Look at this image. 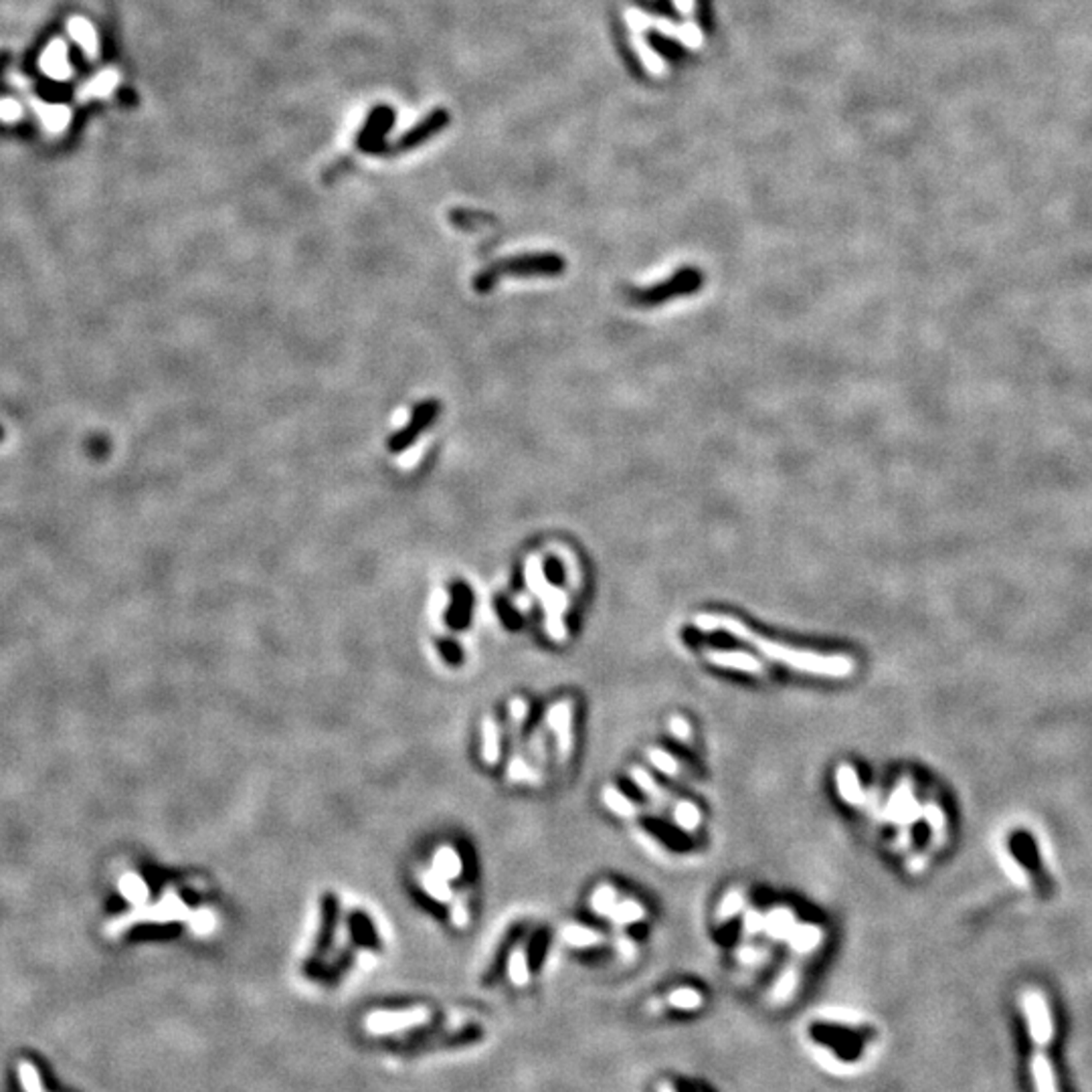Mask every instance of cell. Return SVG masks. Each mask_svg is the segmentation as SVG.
<instances>
[{"label":"cell","mask_w":1092,"mask_h":1092,"mask_svg":"<svg viewBox=\"0 0 1092 1092\" xmlns=\"http://www.w3.org/2000/svg\"><path fill=\"white\" fill-rule=\"evenodd\" d=\"M720 631L727 636L749 644L755 647L764 660L781 664L793 672L821 675V678H848L856 672L854 658L844 653H818L812 649H797L788 644H779L759 636L745 621H740L734 616H720Z\"/></svg>","instance_id":"cell-1"},{"label":"cell","mask_w":1092,"mask_h":1092,"mask_svg":"<svg viewBox=\"0 0 1092 1092\" xmlns=\"http://www.w3.org/2000/svg\"><path fill=\"white\" fill-rule=\"evenodd\" d=\"M1023 1008L1028 1014V1023L1032 1032V1042L1036 1052L1032 1058V1075L1036 1082V1092H1058L1052 1062L1048 1058V1044L1052 1040V1016L1048 1003L1040 991H1028L1023 995Z\"/></svg>","instance_id":"cell-2"},{"label":"cell","mask_w":1092,"mask_h":1092,"mask_svg":"<svg viewBox=\"0 0 1092 1092\" xmlns=\"http://www.w3.org/2000/svg\"><path fill=\"white\" fill-rule=\"evenodd\" d=\"M564 272V259L555 253H531L500 259L477 273L474 288L488 294L502 277H555Z\"/></svg>","instance_id":"cell-3"},{"label":"cell","mask_w":1092,"mask_h":1092,"mask_svg":"<svg viewBox=\"0 0 1092 1092\" xmlns=\"http://www.w3.org/2000/svg\"><path fill=\"white\" fill-rule=\"evenodd\" d=\"M625 23L631 31V37H644V33L647 29H655L658 33H662L664 37L675 39L680 41L684 47L688 49H701L704 37L701 27H698L692 18H686L684 25H675L668 18L662 16H649L638 9H629L625 13Z\"/></svg>","instance_id":"cell-4"},{"label":"cell","mask_w":1092,"mask_h":1092,"mask_svg":"<svg viewBox=\"0 0 1092 1092\" xmlns=\"http://www.w3.org/2000/svg\"><path fill=\"white\" fill-rule=\"evenodd\" d=\"M703 283H704V277H703L701 272H698L696 268H684L674 277L658 283V286L644 288V290H631L627 294V300L633 305L649 308V305H658V303H664V302L674 300V298L696 294L698 290L703 288Z\"/></svg>","instance_id":"cell-5"},{"label":"cell","mask_w":1092,"mask_h":1092,"mask_svg":"<svg viewBox=\"0 0 1092 1092\" xmlns=\"http://www.w3.org/2000/svg\"><path fill=\"white\" fill-rule=\"evenodd\" d=\"M573 716L575 706L571 698H562L546 710V729L553 734L555 740V753L560 764L571 761L575 749V736H573Z\"/></svg>","instance_id":"cell-6"},{"label":"cell","mask_w":1092,"mask_h":1092,"mask_svg":"<svg viewBox=\"0 0 1092 1092\" xmlns=\"http://www.w3.org/2000/svg\"><path fill=\"white\" fill-rule=\"evenodd\" d=\"M440 409H442L440 401H435V399H427V401H423V403L415 407L409 423L403 429L395 431L388 437V444H387L388 451L390 453H403L407 447H411L415 442L419 440L423 431L433 427L435 419L440 417Z\"/></svg>","instance_id":"cell-7"},{"label":"cell","mask_w":1092,"mask_h":1092,"mask_svg":"<svg viewBox=\"0 0 1092 1092\" xmlns=\"http://www.w3.org/2000/svg\"><path fill=\"white\" fill-rule=\"evenodd\" d=\"M429 1020L427 1008H413V1010H399V1012H373L364 1020V1028L368 1034L385 1036L395 1034L409 1028H417Z\"/></svg>","instance_id":"cell-8"},{"label":"cell","mask_w":1092,"mask_h":1092,"mask_svg":"<svg viewBox=\"0 0 1092 1092\" xmlns=\"http://www.w3.org/2000/svg\"><path fill=\"white\" fill-rule=\"evenodd\" d=\"M704 660L714 668H725L745 674H764V664L761 662V658H757L755 653H749L745 649L710 647L704 649Z\"/></svg>","instance_id":"cell-9"},{"label":"cell","mask_w":1092,"mask_h":1092,"mask_svg":"<svg viewBox=\"0 0 1092 1092\" xmlns=\"http://www.w3.org/2000/svg\"><path fill=\"white\" fill-rule=\"evenodd\" d=\"M39 70L55 81H68L73 70L68 59V45L61 39L51 41L39 57Z\"/></svg>","instance_id":"cell-10"},{"label":"cell","mask_w":1092,"mask_h":1092,"mask_svg":"<svg viewBox=\"0 0 1092 1092\" xmlns=\"http://www.w3.org/2000/svg\"><path fill=\"white\" fill-rule=\"evenodd\" d=\"M799 925L797 914L788 905H775L764 912V934L775 943H788V938Z\"/></svg>","instance_id":"cell-11"},{"label":"cell","mask_w":1092,"mask_h":1092,"mask_svg":"<svg viewBox=\"0 0 1092 1092\" xmlns=\"http://www.w3.org/2000/svg\"><path fill=\"white\" fill-rule=\"evenodd\" d=\"M629 777L633 785H636V788L651 801V805L662 807V810H670L674 805L675 797L647 769L640 767V764H633L629 769Z\"/></svg>","instance_id":"cell-12"},{"label":"cell","mask_w":1092,"mask_h":1092,"mask_svg":"<svg viewBox=\"0 0 1092 1092\" xmlns=\"http://www.w3.org/2000/svg\"><path fill=\"white\" fill-rule=\"evenodd\" d=\"M834 779H836L838 795H840V799H842L846 805H856V807H860V805L866 803V793H864V790H862L860 775H858V771H856L854 767H851L849 762H842V764H840V767L836 769Z\"/></svg>","instance_id":"cell-13"},{"label":"cell","mask_w":1092,"mask_h":1092,"mask_svg":"<svg viewBox=\"0 0 1092 1092\" xmlns=\"http://www.w3.org/2000/svg\"><path fill=\"white\" fill-rule=\"evenodd\" d=\"M823 938H825L823 927L814 923H799L791 933V936L788 938V945L795 955L807 957L821 947Z\"/></svg>","instance_id":"cell-14"},{"label":"cell","mask_w":1092,"mask_h":1092,"mask_svg":"<svg viewBox=\"0 0 1092 1092\" xmlns=\"http://www.w3.org/2000/svg\"><path fill=\"white\" fill-rule=\"evenodd\" d=\"M31 105L35 109L37 118L41 120V124L45 126V129L53 134H61L65 128L70 126L72 122V109L68 105H57V103H45L37 98H31Z\"/></svg>","instance_id":"cell-15"},{"label":"cell","mask_w":1092,"mask_h":1092,"mask_svg":"<svg viewBox=\"0 0 1092 1092\" xmlns=\"http://www.w3.org/2000/svg\"><path fill=\"white\" fill-rule=\"evenodd\" d=\"M68 33L81 47V51L87 59H98L100 43H98L96 29H94L90 20H85L83 16H72L68 20Z\"/></svg>","instance_id":"cell-16"},{"label":"cell","mask_w":1092,"mask_h":1092,"mask_svg":"<svg viewBox=\"0 0 1092 1092\" xmlns=\"http://www.w3.org/2000/svg\"><path fill=\"white\" fill-rule=\"evenodd\" d=\"M601 801L611 814L621 818V819H633V818H638L640 814H644L642 805H638L631 797L621 793L618 788H614V785H605V788L601 790Z\"/></svg>","instance_id":"cell-17"},{"label":"cell","mask_w":1092,"mask_h":1092,"mask_svg":"<svg viewBox=\"0 0 1092 1092\" xmlns=\"http://www.w3.org/2000/svg\"><path fill=\"white\" fill-rule=\"evenodd\" d=\"M670 816L675 827L682 829L686 834H696L703 825V812L694 801L690 799H675L670 807Z\"/></svg>","instance_id":"cell-18"},{"label":"cell","mask_w":1092,"mask_h":1092,"mask_svg":"<svg viewBox=\"0 0 1092 1092\" xmlns=\"http://www.w3.org/2000/svg\"><path fill=\"white\" fill-rule=\"evenodd\" d=\"M390 120H392L390 109H387V107L377 109L373 118H370L362 136H360V142H359L360 148L366 150V152H377L379 144H381V140L387 132V128L390 126Z\"/></svg>","instance_id":"cell-19"},{"label":"cell","mask_w":1092,"mask_h":1092,"mask_svg":"<svg viewBox=\"0 0 1092 1092\" xmlns=\"http://www.w3.org/2000/svg\"><path fill=\"white\" fill-rule=\"evenodd\" d=\"M445 124H447V112H435L433 116L423 120L417 128H413L409 134H405L399 140V150H409L413 146L425 142L427 138H431L437 132V129H442Z\"/></svg>","instance_id":"cell-20"},{"label":"cell","mask_w":1092,"mask_h":1092,"mask_svg":"<svg viewBox=\"0 0 1092 1092\" xmlns=\"http://www.w3.org/2000/svg\"><path fill=\"white\" fill-rule=\"evenodd\" d=\"M619 901H621L619 888L609 882H601L593 888L591 897H589V908H591V912H595L597 916H601V919H609L611 910L616 908Z\"/></svg>","instance_id":"cell-21"},{"label":"cell","mask_w":1092,"mask_h":1092,"mask_svg":"<svg viewBox=\"0 0 1092 1092\" xmlns=\"http://www.w3.org/2000/svg\"><path fill=\"white\" fill-rule=\"evenodd\" d=\"M747 906H749L747 905V892L742 888H731L725 894V897L720 899V903L716 906V914H714L716 925L731 923L733 919H736L738 914H742V910H745Z\"/></svg>","instance_id":"cell-22"},{"label":"cell","mask_w":1092,"mask_h":1092,"mask_svg":"<svg viewBox=\"0 0 1092 1092\" xmlns=\"http://www.w3.org/2000/svg\"><path fill=\"white\" fill-rule=\"evenodd\" d=\"M120 81L118 72L114 70H105L101 73H98L94 79H90L87 83H83L77 92V98L81 101L85 100H94V98H107L116 90V85Z\"/></svg>","instance_id":"cell-23"},{"label":"cell","mask_w":1092,"mask_h":1092,"mask_svg":"<svg viewBox=\"0 0 1092 1092\" xmlns=\"http://www.w3.org/2000/svg\"><path fill=\"white\" fill-rule=\"evenodd\" d=\"M646 916H647V910H646V906H644L640 901L631 899V897H623V899L616 905V908L611 910L609 921L614 923L616 927H629V925L642 923V921L646 919Z\"/></svg>","instance_id":"cell-24"},{"label":"cell","mask_w":1092,"mask_h":1092,"mask_svg":"<svg viewBox=\"0 0 1092 1092\" xmlns=\"http://www.w3.org/2000/svg\"><path fill=\"white\" fill-rule=\"evenodd\" d=\"M562 938L571 947L577 949H589V947H597L601 943H605V936L591 929V927H583V925H566L562 929Z\"/></svg>","instance_id":"cell-25"},{"label":"cell","mask_w":1092,"mask_h":1092,"mask_svg":"<svg viewBox=\"0 0 1092 1092\" xmlns=\"http://www.w3.org/2000/svg\"><path fill=\"white\" fill-rule=\"evenodd\" d=\"M646 757H647L649 764H651V767H653L655 771L666 775V777H670V779H680V775L684 773L682 762H680L678 759H675L672 753L664 751V749L649 747V749L646 751Z\"/></svg>","instance_id":"cell-26"},{"label":"cell","mask_w":1092,"mask_h":1092,"mask_svg":"<svg viewBox=\"0 0 1092 1092\" xmlns=\"http://www.w3.org/2000/svg\"><path fill=\"white\" fill-rule=\"evenodd\" d=\"M470 607H472V591L464 585V583H457L453 585V603L449 609V618L453 623H466L468 616H470Z\"/></svg>","instance_id":"cell-27"},{"label":"cell","mask_w":1092,"mask_h":1092,"mask_svg":"<svg viewBox=\"0 0 1092 1092\" xmlns=\"http://www.w3.org/2000/svg\"><path fill=\"white\" fill-rule=\"evenodd\" d=\"M16 1077H18V1084H20V1088H23V1092H47L45 1086H43L39 1070L33 1062L20 1060L18 1066H16Z\"/></svg>","instance_id":"cell-28"},{"label":"cell","mask_w":1092,"mask_h":1092,"mask_svg":"<svg viewBox=\"0 0 1092 1092\" xmlns=\"http://www.w3.org/2000/svg\"><path fill=\"white\" fill-rule=\"evenodd\" d=\"M797 986H799V969L795 965H790L779 975V979L775 983V990H773V997L781 999V1001L790 999L795 993Z\"/></svg>","instance_id":"cell-29"},{"label":"cell","mask_w":1092,"mask_h":1092,"mask_svg":"<svg viewBox=\"0 0 1092 1092\" xmlns=\"http://www.w3.org/2000/svg\"><path fill=\"white\" fill-rule=\"evenodd\" d=\"M508 975L510 979L516 983V986H524V983H529V959L527 953H524L522 947H516L514 953L510 955L508 961Z\"/></svg>","instance_id":"cell-30"},{"label":"cell","mask_w":1092,"mask_h":1092,"mask_svg":"<svg viewBox=\"0 0 1092 1092\" xmlns=\"http://www.w3.org/2000/svg\"><path fill=\"white\" fill-rule=\"evenodd\" d=\"M740 929H742V934L747 936L745 941H751V938H755L757 934H762L764 933V912L759 910V908L747 906L745 910H742Z\"/></svg>","instance_id":"cell-31"},{"label":"cell","mask_w":1092,"mask_h":1092,"mask_svg":"<svg viewBox=\"0 0 1092 1092\" xmlns=\"http://www.w3.org/2000/svg\"><path fill=\"white\" fill-rule=\"evenodd\" d=\"M484 759L488 764H496L500 759V729L492 718L484 725Z\"/></svg>","instance_id":"cell-32"},{"label":"cell","mask_w":1092,"mask_h":1092,"mask_svg":"<svg viewBox=\"0 0 1092 1092\" xmlns=\"http://www.w3.org/2000/svg\"><path fill=\"white\" fill-rule=\"evenodd\" d=\"M670 1006L672 1008H678V1010H696L701 1008L703 1003V995L698 993L692 988H680V990H674L668 997Z\"/></svg>","instance_id":"cell-33"},{"label":"cell","mask_w":1092,"mask_h":1092,"mask_svg":"<svg viewBox=\"0 0 1092 1092\" xmlns=\"http://www.w3.org/2000/svg\"><path fill=\"white\" fill-rule=\"evenodd\" d=\"M668 733H670L675 740L684 742V745H690V742L694 740V731H692L690 720H688L686 716H682V714H672V716L668 718Z\"/></svg>","instance_id":"cell-34"},{"label":"cell","mask_w":1092,"mask_h":1092,"mask_svg":"<svg viewBox=\"0 0 1092 1092\" xmlns=\"http://www.w3.org/2000/svg\"><path fill=\"white\" fill-rule=\"evenodd\" d=\"M23 118V107L16 100L5 98L0 100V122H7V124H14Z\"/></svg>","instance_id":"cell-35"},{"label":"cell","mask_w":1092,"mask_h":1092,"mask_svg":"<svg viewBox=\"0 0 1092 1092\" xmlns=\"http://www.w3.org/2000/svg\"><path fill=\"white\" fill-rule=\"evenodd\" d=\"M694 625L701 633H720V616L701 614L694 619Z\"/></svg>","instance_id":"cell-36"},{"label":"cell","mask_w":1092,"mask_h":1092,"mask_svg":"<svg viewBox=\"0 0 1092 1092\" xmlns=\"http://www.w3.org/2000/svg\"><path fill=\"white\" fill-rule=\"evenodd\" d=\"M674 7H675V11L682 13L686 18H690L694 14L696 0H674Z\"/></svg>","instance_id":"cell-37"}]
</instances>
